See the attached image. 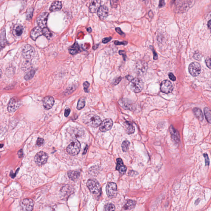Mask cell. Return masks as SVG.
Returning <instances> with one entry per match:
<instances>
[{"instance_id":"2e32d148","label":"cell","mask_w":211,"mask_h":211,"mask_svg":"<svg viewBox=\"0 0 211 211\" xmlns=\"http://www.w3.org/2000/svg\"><path fill=\"white\" fill-rule=\"evenodd\" d=\"M169 131L173 141L174 143H178L180 141V136L178 132L172 125L170 126Z\"/></svg>"},{"instance_id":"bcb514c9","label":"cell","mask_w":211,"mask_h":211,"mask_svg":"<svg viewBox=\"0 0 211 211\" xmlns=\"http://www.w3.org/2000/svg\"><path fill=\"white\" fill-rule=\"evenodd\" d=\"M121 78L120 77H118V78H117L115 80L114 82H113V84L115 85H116L117 84H118L119 82H120V81H121Z\"/></svg>"},{"instance_id":"4dcf8cb0","label":"cell","mask_w":211,"mask_h":211,"mask_svg":"<svg viewBox=\"0 0 211 211\" xmlns=\"http://www.w3.org/2000/svg\"><path fill=\"white\" fill-rule=\"evenodd\" d=\"M35 73V71L34 70H31L25 75L24 78L27 81L31 79L32 78H33Z\"/></svg>"},{"instance_id":"7402d4cb","label":"cell","mask_w":211,"mask_h":211,"mask_svg":"<svg viewBox=\"0 0 211 211\" xmlns=\"http://www.w3.org/2000/svg\"><path fill=\"white\" fill-rule=\"evenodd\" d=\"M125 131L127 134H132L135 132V128L132 124L129 122L125 121Z\"/></svg>"},{"instance_id":"ab89813d","label":"cell","mask_w":211,"mask_h":211,"mask_svg":"<svg viewBox=\"0 0 211 211\" xmlns=\"http://www.w3.org/2000/svg\"><path fill=\"white\" fill-rule=\"evenodd\" d=\"M169 79L173 81H174L176 80V78L175 76H174V74L172 73H170L169 74Z\"/></svg>"},{"instance_id":"30bf717a","label":"cell","mask_w":211,"mask_h":211,"mask_svg":"<svg viewBox=\"0 0 211 211\" xmlns=\"http://www.w3.org/2000/svg\"><path fill=\"white\" fill-rule=\"evenodd\" d=\"M20 206L23 211H32L34 207V203L32 199H25L21 201Z\"/></svg>"},{"instance_id":"d6a6232c","label":"cell","mask_w":211,"mask_h":211,"mask_svg":"<svg viewBox=\"0 0 211 211\" xmlns=\"http://www.w3.org/2000/svg\"><path fill=\"white\" fill-rule=\"evenodd\" d=\"M129 145H130V143H129V141H128L127 140H125L123 142V143L122 144V148L123 151H127L128 150Z\"/></svg>"},{"instance_id":"b9f144b4","label":"cell","mask_w":211,"mask_h":211,"mask_svg":"<svg viewBox=\"0 0 211 211\" xmlns=\"http://www.w3.org/2000/svg\"><path fill=\"white\" fill-rule=\"evenodd\" d=\"M205 62H206V64L207 67L209 68V69H211V67H210V62H211V60H210V58L207 59L205 60Z\"/></svg>"},{"instance_id":"cb8c5ba5","label":"cell","mask_w":211,"mask_h":211,"mask_svg":"<svg viewBox=\"0 0 211 211\" xmlns=\"http://www.w3.org/2000/svg\"><path fill=\"white\" fill-rule=\"evenodd\" d=\"M68 175L70 179L74 181L79 177L80 173L77 171H68Z\"/></svg>"},{"instance_id":"3957f363","label":"cell","mask_w":211,"mask_h":211,"mask_svg":"<svg viewBox=\"0 0 211 211\" xmlns=\"http://www.w3.org/2000/svg\"><path fill=\"white\" fill-rule=\"evenodd\" d=\"M81 148L79 141L77 139H74L67 147V152L70 155H76L79 153Z\"/></svg>"},{"instance_id":"8992f818","label":"cell","mask_w":211,"mask_h":211,"mask_svg":"<svg viewBox=\"0 0 211 211\" xmlns=\"http://www.w3.org/2000/svg\"><path fill=\"white\" fill-rule=\"evenodd\" d=\"M35 53V50L32 46L27 45L24 46L22 51V56L27 60H31L33 58Z\"/></svg>"},{"instance_id":"52a82bcc","label":"cell","mask_w":211,"mask_h":211,"mask_svg":"<svg viewBox=\"0 0 211 211\" xmlns=\"http://www.w3.org/2000/svg\"><path fill=\"white\" fill-rule=\"evenodd\" d=\"M48 158L46 153L43 151H40L35 155L34 161L38 165H42L46 163Z\"/></svg>"},{"instance_id":"60d3db41","label":"cell","mask_w":211,"mask_h":211,"mask_svg":"<svg viewBox=\"0 0 211 211\" xmlns=\"http://www.w3.org/2000/svg\"><path fill=\"white\" fill-rule=\"evenodd\" d=\"M115 44L116 45H123L124 46H125L127 44V42L126 41H123V42H119L118 41H116L115 42Z\"/></svg>"},{"instance_id":"6f0895ef","label":"cell","mask_w":211,"mask_h":211,"mask_svg":"<svg viewBox=\"0 0 211 211\" xmlns=\"http://www.w3.org/2000/svg\"><path fill=\"white\" fill-rule=\"evenodd\" d=\"M1 75H2V71H1V69H0V78L1 77Z\"/></svg>"},{"instance_id":"ee69618b","label":"cell","mask_w":211,"mask_h":211,"mask_svg":"<svg viewBox=\"0 0 211 211\" xmlns=\"http://www.w3.org/2000/svg\"><path fill=\"white\" fill-rule=\"evenodd\" d=\"M70 112H71V110L69 108H67L65 110V112H64V116L65 117H68L69 116V115L70 114Z\"/></svg>"},{"instance_id":"4316f807","label":"cell","mask_w":211,"mask_h":211,"mask_svg":"<svg viewBox=\"0 0 211 211\" xmlns=\"http://www.w3.org/2000/svg\"><path fill=\"white\" fill-rule=\"evenodd\" d=\"M135 205L136 202L135 201L129 200L125 204L124 208L125 209H130L134 207Z\"/></svg>"},{"instance_id":"5bb4252c","label":"cell","mask_w":211,"mask_h":211,"mask_svg":"<svg viewBox=\"0 0 211 211\" xmlns=\"http://www.w3.org/2000/svg\"><path fill=\"white\" fill-rule=\"evenodd\" d=\"M69 133L71 138L74 139H76L80 138L83 136L84 134V131L81 128H73L69 131Z\"/></svg>"},{"instance_id":"816d5d0a","label":"cell","mask_w":211,"mask_h":211,"mask_svg":"<svg viewBox=\"0 0 211 211\" xmlns=\"http://www.w3.org/2000/svg\"><path fill=\"white\" fill-rule=\"evenodd\" d=\"M88 145H87L85 147V149H84V151L83 152V154H85L88 151Z\"/></svg>"},{"instance_id":"f546056e","label":"cell","mask_w":211,"mask_h":211,"mask_svg":"<svg viewBox=\"0 0 211 211\" xmlns=\"http://www.w3.org/2000/svg\"><path fill=\"white\" fill-rule=\"evenodd\" d=\"M115 206L112 203H109L105 204L104 207V211H115Z\"/></svg>"},{"instance_id":"9c48e42d","label":"cell","mask_w":211,"mask_h":211,"mask_svg":"<svg viewBox=\"0 0 211 211\" xmlns=\"http://www.w3.org/2000/svg\"><path fill=\"white\" fill-rule=\"evenodd\" d=\"M106 193L109 197H113L117 193V187L116 184L113 182H109L106 187Z\"/></svg>"},{"instance_id":"5b68a950","label":"cell","mask_w":211,"mask_h":211,"mask_svg":"<svg viewBox=\"0 0 211 211\" xmlns=\"http://www.w3.org/2000/svg\"><path fill=\"white\" fill-rule=\"evenodd\" d=\"M21 105V101L16 97L11 98L8 104V109L10 113L15 112Z\"/></svg>"},{"instance_id":"f5cc1de1","label":"cell","mask_w":211,"mask_h":211,"mask_svg":"<svg viewBox=\"0 0 211 211\" xmlns=\"http://www.w3.org/2000/svg\"><path fill=\"white\" fill-rule=\"evenodd\" d=\"M207 25L208 27H209V29H210V27H211V20H209V22H208Z\"/></svg>"},{"instance_id":"f6af8a7d","label":"cell","mask_w":211,"mask_h":211,"mask_svg":"<svg viewBox=\"0 0 211 211\" xmlns=\"http://www.w3.org/2000/svg\"><path fill=\"white\" fill-rule=\"evenodd\" d=\"M116 31L117 32H118L119 34H120L121 36H125V34L121 30L120 28H116Z\"/></svg>"},{"instance_id":"44dd1931","label":"cell","mask_w":211,"mask_h":211,"mask_svg":"<svg viewBox=\"0 0 211 211\" xmlns=\"http://www.w3.org/2000/svg\"><path fill=\"white\" fill-rule=\"evenodd\" d=\"M148 65L146 62L143 61H139L136 63V69L139 72L143 73L147 70Z\"/></svg>"},{"instance_id":"4fadbf2b","label":"cell","mask_w":211,"mask_h":211,"mask_svg":"<svg viewBox=\"0 0 211 211\" xmlns=\"http://www.w3.org/2000/svg\"><path fill=\"white\" fill-rule=\"evenodd\" d=\"M49 14L47 12L41 14L37 19V23L39 27L41 28H46L47 25V20Z\"/></svg>"},{"instance_id":"d6986e66","label":"cell","mask_w":211,"mask_h":211,"mask_svg":"<svg viewBox=\"0 0 211 211\" xmlns=\"http://www.w3.org/2000/svg\"><path fill=\"white\" fill-rule=\"evenodd\" d=\"M108 9L106 6H101L97 11V15L101 20H104L108 15Z\"/></svg>"},{"instance_id":"11a10c76","label":"cell","mask_w":211,"mask_h":211,"mask_svg":"<svg viewBox=\"0 0 211 211\" xmlns=\"http://www.w3.org/2000/svg\"><path fill=\"white\" fill-rule=\"evenodd\" d=\"M4 46H3L0 43V51H1L4 48Z\"/></svg>"},{"instance_id":"836d02e7","label":"cell","mask_w":211,"mask_h":211,"mask_svg":"<svg viewBox=\"0 0 211 211\" xmlns=\"http://www.w3.org/2000/svg\"><path fill=\"white\" fill-rule=\"evenodd\" d=\"M24 28L22 25H19L18 26L15 30V32L17 36H20L23 33V32Z\"/></svg>"},{"instance_id":"83f0119b","label":"cell","mask_w":211,"mask_h":211,"mask_svg":"<svg viewBox=\"0 0 211 211\" xmlns=\"http://www.w3.org/2000/svg\"><path fill=\"white\" fill-rule=\"evenodd\" d=\"M204 113L205 118L209 123H211V111L209 108H205L204 109Z\"/></svg>"},{"instance_id":"484cf974","label":"cell","mask_w":211,"mask_h":211,"mask_svg":"<svg viewBox=\"0 0 211 211\" xmlns=\"http://www.w3.org/2000/svg\"><path fill=\"white\" fill-rule=\"evenodd\" d=\"M79 50V46L78 45L77 43H75L69 50V52L71 55H74L78 53Z\"/></svg>"},{"instance_id":"f1b7e54d","label":"cell","mask_w":211,"mask_h":211,"mask_svg":"<svg viewBox=\"0 0 211 211\" xmlns=\"http://www.w3.org/2000/svg\"><path fill=\"white\" fill-rule=\"evenodd\" d=\"M85 99L84 98H81L78 100V104H77V109L78 110L82 109L85 106Z\"/></svg>"},{"instance_id":"1f68e13d","label":"cell","mask_w":211,"mask_h":211,"mask_svg":"<svg viewBox=\"0 0 211 211\" xmlns=\"http://www.w3.org/2000/svg\"><path fill=\"white\" fill-rule=\"evenodd\" d=\"M42 32H43V34L44 35L47 39H49L52 37V34L51 32L47 27L43 28V29L42 30Z\"/></svg>"},{"instance_id":"7dc6e473","label":"cell","mask_w":211,"mask_h":211,"mask_svg":"<svg viewBox=\"0 0 211 211\" xmlns=\"http://www.w3.org/2000/svg\"><path fill=\"white\" fill-rule=\"evenodd\" d=\"M119 54L120 55H122L123 57L124 60H125V58H126V55H125V51H123V50H120L119 51Z\"/></svg>"},{"instance_id":"7bdbcfd3","label":"cell","mask_w":211,"mask_h":211,"mask_svg":"<svg viewBox=\"0 0 211 211\" xmlns=\"http://www.w3.org/2000/svg\"><path fill=\"white\" fill-rule=\"evenodd\" d=\"M111 37L105 38L103 39L102 43H107L111 41Z\"/></svg>"},{"instance_id":"f907efd6","label":"cell","mask_w":211,"mask_h":211,"mask_svg":"<svg viewBox=\"0 0 211 211\" xmlns=\"http://www.w3.org/2000/svg\"><path fill=\"white\" fill-rule=\"evenodd\" d=\"M164 5H165V3H164V1H160L159 5V8L163 7Z\"/></svg>"},{"instance_id":"74e56055","label":"cell","mask_w":211,"mask_h":211,"mask_svg":"<svg viewBox=\"0 0 211 211\" xmlns=\"http://www.w3.org/2000/svg\"><path fill=\"white\" fill-rule=\"evenodd\" d=\"M90 86V83L87 81L83 83V87H84V90L85 91V92H88V89L89 87Z\"/></svg>"},{"instance_id":"d590c367","label":"cell","mask_w":211,"mask_h":211,"mask_svg":"<svg viewBox=\"0 0 211 211\" xmlns=\"http://www.w3.org/2000/svg\"><path fill=\"white\" fill-rule=\"evenodd\" d=\"M43 143H44V139L43 138H38V139L37 140V142H36V144L37 146H41L43 144Z\"/></svg>"},{"instance_id":"e0dca14e","label":"cell","mask_w":211,"mask_h":211,"mask_svg":"<svg viewBox=\"0 0 211 211\" xmlns=\"http://www.w3.org/2000/svg\"><path fill=\"white\" fill-rule=\"evenodd\" d=\"M43 34L42 30L41 28L39 27L34 28L31 32L30 36L33 40H36V39Z\"/></svg>"},{"instance_id":"8fae6325","label":"cell","mask_w":211,"mask_h":211,"mask_svg":"<svg viewBox=\"0 0 211 211\" xmlns=\"http://www.w3.org/2000/svg\"><path fill=\"white\" fill-rule=\"evenodd\" d=\"M173 90V86L170 81L164 80L161 83L160 85V90L161 92L167 94L171 93Z\"/></svg>"},{"instance_id":"db71d44e","label":"cell","mask_w":211,"mask_h":211,"mask_svg":"<svg viewBox=\"0 0 211 211\" xmlns=\"http://www.w3.org/2000/svg\"><path fill=\"white\" fill-rule=\"evenodd\" d=\"M87 31H88L89 33H90L92 32V29L91 27H89L87 29Z\"/></svg>"},{"instance_id":"f35d334b","label":"cell","mask_w":211,"mask_h":211,"mask_svg":"<svg viewBox=\"0 0 211 211\" xmlns=\"http://www.w3.org/2000/svg\"><path fill=\"white\" fill-rule=\"evenodd\" d=\"M193 57L196 60H198V61H200L201 59L200 55L198 53H195L193 55Z\"/></svg>"},{"instance_id":"e575fe53","label":"cell","mask_w":211,"mask_h":211,"mask_svg":"<svg viewBox=\"0 0 211 211\" xmlns=\"http://www.w3.org/2000/svg\"><path fill=\"white\" fill-rule=\"evenodd\" d=\"M33 11L34 10L32 8H30L28 10L27 13V19L28 20H30L32 19L33 16Z\"/></svg>"},{"instance_id":"9a60e30c","label":"cell","mask_w":211,"mask_h":211,"mask_svg":"<svg viewBox=\"0 0 211 211\" xmlns=\"http://www.w3.org/2000/svg\"><path fill=\"white\" fill-rule=\"evenodd\" d=\"M55 100L54 98L51 96L45 97L43 100V106L45 109L49 110L53 107Z\"/></svg>"},{"instance_id":"7c38bea8","label":"cell","mask_w":211,"mask_h":211,"mask_svg":"<svg viewBox=\"0 0 211 211\" xmlns=\"http://www.w3.org/2000/svg\"><path fill=\"white\" fill-rule=\"evenodd\" d=\"M113 122L110 118H107L101 123L99 126V130L102 132H106L112 128Z\"/></svg>"},{"instance_id":"d4e9b609","label":"cell","mask_w":211,"mask_h":211,"mask_svg":"<svg viewBox=\"0 0 211 211\" xmlns=\"http://www.w3.org/2000/svg\"><path fill=\"white\" fill-rule=\"evenodd\" d=\"M195 116L200 121H202L204 118L203 115L202 113V111L199 109L197 108H195L193 109V110Z\"/></svg>"},{"instance_id":"9f6ffc18","label":"cell","mask_w":211,"mask_h":211,"mask_svg":"<svg viewBox=\"0 0 211 211\" xmlns=\"http://www.w3.org/2000/svg\"><path fill=\"white\" fill-rule=\"evenodd\" d=\"M3 146H4V144H0V148H2L3 147Z\"/></svg>"},{"instance_id":"8d00e7d4","label":"cell","mask_w":211,"mask_h":211,"mask_svg":"<svg viewBox=\"0 0 211 211\" xmlns=\"http://www.w3.org/2000/svg\"><path fill=\"white\" fill-rule=\"evenodd\" d=\"M203 156L204 157L205 160V164L206 165H209V159L208 156V155L206 153L203 154Z\"/></svg>"},{"instance_id":"ffe728a7","label":"cell","mask_w":211,"mask_h":211,"mask_svg":"<svg viewBox=\"0 0 211 211\" xmlns=\"http://www.w3.org/2000/svg\"><path fill=\"white\" fill-rule=\"evenodd\" d=\"M101 1H92L89 7L90 11L92 13L97 12L100 7Z\"/></svg>"},{"instance_id":"603a6c76","label":"cell","mask_w":211,"mask_h":211,"mask_svg":"<svg viewBox=\"0 0 211 211\" xmlns=\"http://www.w3.org/2000/svg\"><path fill=\"white\" fill-rule=\"evenodd\" d=\"M62 8V3L60 1H55L53 3L50 8V10L51 11L54 12L60 10Z\"/></svg>"},{"instance_id":"c3c4849f","label":"cell","mask_w":211,"mask_h":211,"mask_svg":"<svg viewBox=\"0 0 211 211\" xmlns=\"http://www.w3.org/2000/svg\"><path fill=\"white\" fill-rule=\"evenodd\" d=\"M18 155L19 156V157H20V158L23 157L24 154L22 149L20 150H19V151H18Z\"/></svg>"},{"instance_id":"ba28073f","label":"cell","mask_w":211,"mask_h":211,"mask_svg":"<svg viewBox=\"0 0 211 211\" xmlns=\"http://www.w3.org/2000/svg\"><path fill=\"white\" fill-rule=\"evenodd\" d=\"M188 70L190 75L194 77H196L200 74L201 67L199 63L193 62L189 65Z\"/></svg>"},{"instance_id":"277c9868","label":"cell","mask_w":211,"mask_h":211,"mask_svg":"<svg viewBox=\"0 0 211 211\" xmlns=\"http://www.w3.org/2000/svg\"><path fill=\"white\" fill-rule=\"evenodd\" d=\"M143 83L141 78H136L132 80L130 83V88L134 92L139 93L143 88Z\"/></svg>"},{"instance_id":"681fc988","label":"cell","mask_w":211,"mask_h":211,"mask_svg":"<svg viewBox=\"0 0 211 211\" xmlns=\"http://www.w3.org/2000/svg\"><path fill=\"white\" fill-rule=\"evenodd\" d=\"M152 51H153V58L154 60H157L158 59V56H157V54L155 52V51L154 50V49H152Z\"/></svg>"},{"instance_id":"6da1fadb","label":"cell","mask_w":211,"mask_h":211,"mask_svg":"<svg viewBox=\"0 0 211 211\" xmlns=\"http://www.w3.org/2000/svg\"><path fill=\"white\" fill-rule=\"evenodd\" d=\"M82 120L86 125L93 127H97L102 123L99 116L92 112L84 115L82 117Z\"/></svg>"},{"instance_id":"7a4b0ae2","label":"cell","mask_w":211,"mask_h":211,"mask_svg":"<svg viewBox=\"0 0 211 211\" xmlns=\"http://www.w3.org/2000/svg\"><path fill=\"white\" fill-rule=\"evenodd\" d=\"M90 192L94 195H98L101 193V186L98 181L95 179H90L87 183Z\"/></svg>"},{"instance_id":"ac0fdd59","label":"cell","mask_w":211,"mask_h":211,"mask_svg":"<svg viewBox=\"0 0 211 211\" xmlns=\"http://www.w3.org/2000/svg\"><path fill=\"white\" fill-rule=\"evenodd\" d=\"M116 169L122 174H125L127 171V167L124 165L123 160L120 158H118L117 159Z\"/></svg>"}]
</instances>
